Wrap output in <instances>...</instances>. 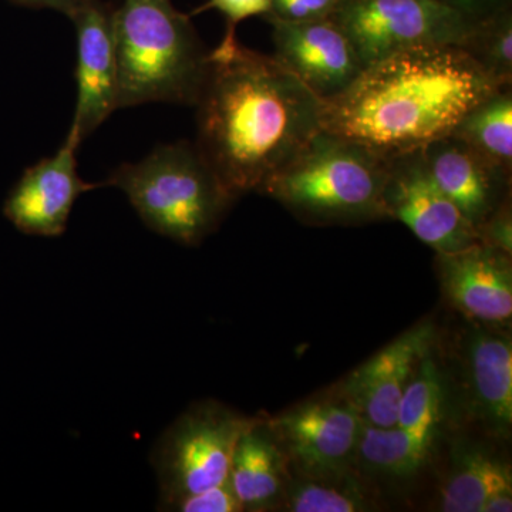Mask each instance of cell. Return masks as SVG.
<instances>
[{"instance_id": "1", "label": "cell", "mask_w": 512, "mask_h": 512, "mask_svg": "<svg viewBox=\"0 0 512 512\" xmlns=\"http://www.w3.org/2000/svg\"><path fill=\"white\" fill-rule=\"evenodd\" d=\"M197 107L201 156L232 200L262 185L322 130L323 100L275 59L225 30L208 52Z\"/></svg>"}, {"instance_id": "2", "label": "cell", "mask_w": 512, "mask_h": 512, "mask_svg": "<svg viewBox=\"0 0 512 512\" xmlns=\"http://www.w3.org/2000/svg\"><path fill=\"white\" fill-rule=\"evenodd\" d=\"M500 87L460 46L410 47L365 67L323 101L322 130L382 156L412 153L453 133Z\"/></svg>"}, {"instance_id": "3", "label": "cell", "mask_w": 512, "mask_h": 512, "mask_svg": "<svg viewBox=\"0 0 512 512\" xmlns=\"http://www.w3.org/2000/svg\"><path fill=\"white\" fill-rule=\"evenodd\" d=\"M120 107L175 103L194 106L208 52L191 16L171 0H124L114 8Z\"/></svg>"}, {"instance_id": "4", "label": "cell", "mask_w": 512, "mask_h": 512, "mask_svg": "<svg viewBox=\"0 0 512 512\" xmlns=\"http://www.w3.org/2000/svg\"><path fill=\"white\" fill-rule=\"evenodd\" d=\"M389 163L390 157L363 144L320 130L259 192L311 222L387 217Z\"/></svg>"}, {"instance_id": "5", "label": "cell", "mask_w": 512, "mask_h": 512, "mask_svg": "<svg viewBox=\"0 0 512 512\" xmlns=\"http://www.w3.org/2000/svg\"><path fill=\"white\" fill-rule=\"evenodd\" d=\"M104 185L123 191L148 228L184 245L214 231L234 202L195 143L184 140L120 165Z\"/></svg>"}, {"instance_id": "6", "label": "cell", "mask_w": 512, "mask_h": 512, "mask_svg": "<svg viewBox=\"0 0 512 512\" xmlns=\"http://www.w3.org/2000/svg\"><path fill=\"white\" fill-rule=\"evenodd\" d=\"M258 420L217 403L198 404L175 420L151 454L160 484V510L227 481L239 439Z\"/></svg>"}, {"instance_id": "7", "label": "cell", "mask_w": 512, "mask_h": 512, "mask_svg": "<svg viewBox=\"0 0 512 512\" xmlns=\"http://www.w3.org/2000/svg\"><path fill=\"white\" fill-rule=\"evenodd\" d=\"M330 18L365 67L410 47L461 46L473 28L441 0H340Z\"/></svg>"}, {"instance_id": "8", "label": "cell", "mask_w": 512, "mask_h": 512, "mask_svg": "<svg viewBox=\"0 0 512 512\" xmlns=\"http://www.w3.org/2000/svg\"><path fill=\"white\" fill-rule=\"evenodd\" d=\"M383 197L387 217L402 221L437 254L460 251L480 242L476 227L434 183L421 148L390 157Z\"/></svg>"}, {"instance_id": "9", "label": "cell", "mask_w": 512, "mask_h": 512, "mask_svg": "<svg viewBox=\"0 0 512 512\" xmlns=\"http://www.w3.org/2000/svg\"><path fill=\"white\" fill-rule=\"evenodd\" d=\"M69 19L77 36V101L69 136L82 144L120 109L114 6L103 0H83Z\"/></svg>"}, {"instance_id": "10", "label": "cell", "mask_w": 512, "mask_h": 512, "mask_svg": "<svg viewBox=\"0 0 512 512\" xmlns=\"http://www.w3.org/2000/svg\"><path fill=\"white\" fill-rule=\"evenodd\" d=\"M265 20L272 26L275 59L319 99L338 96L365 70L348 35L330 16L306 22Z\"/></svg>"}, {"instance_id": "11", "label": "cell", "mask_w": 512, "mask_h": 512, "mask_svg": "<svg viewBox=\"0 0 512 512\" xmlns=\"http://www.w3.org/2000/svg\"><path fill=\"white\" fill-rule=\"evenodd\" d=\"M79 146V141L67 134L56 154L29 167L10 190L3 214L23 234L60 237L77 198L99 187L86 183L77 173Z\"/></svg>"}, {"instance_id": "12", "label": "cell", "mask_w": 512, "mask_h": 512, "mask_svg": "<svg viewBox=\"0 0 512 512\" xmlns=\"http://www.w3.org/2000/svg\"><path fill=\"white\" fill-rule=\"evenodd\" d=\"M362 417L348 399L305 404L266 423L293 460L313 474L339 470L356 451Z\"/></svg>"}, {"instance_id": "13", "label": "cell", "mask_w": 512, "mask_h": 512, "mask_svg": "<svg viewBox=\"0 0 512 512\" xmlns=\"http://www.w3.org/2000/svg\"><path fill=\"white\" fill-rule=\"evenodd\" d=\"M421 156L434 183L476 229L507 201L510 171L453 134L421 148Z\"/></svg>"}, {"instance_id": "14", "label": "cell", "mask_w": 512, "mask_h": 512, "mask_svg": "<svg viewBox=\"0 0 512 512\" xmlns=\"http://www.w3.org/2000/svg\"><path fill=\"white\" fill-rule=\"evenodd\" d=\"M433 336L430 323L417 326L353 373L346 383V399L363 421L376 427L396 426L400 399L427 356Z\"/></svg>"}, {"instance_id": "15", "label": "cell", "mask_w": 512, "mask_h": 512, "mask_svg": "<svg viewBox=\"0 0 512 512\" xmlns=\"http://www.w3.org/2000/svg\"><path fill=\"white\" fill-rule=\"evenodd\" d=\"M441 284L448 299L468 318L505 323L512 316L510 254L474 244L439 254Z\"/></svg>"}, {"instance_id": "16", "label": "cell", "mask_w": 512, "mask_h": 512, "mask_svg": "<svg viewBox=\"0 0 512 512\" xmlns=\"http://www.w3.org/2000/svg\"><path fill=\"white\" fill-rule=\"evenodd\" d=\"M284 458L261 420L242 434L231 468L229 483L244 511L268 510L284 487Z\"/></svg>"}, {"instance_id": "17", "label": "cell", "mask_w": 512, "mask_h": 512, "mask_svg": "<svg viewBox=\"0 0 512 512\" xmlns=\"http://www.w3.org/2000/svg\"><path fill=\"white\" fill-rule=\"evenodd\" d=\"M474 393L484 416L497 427L512 421V348L508 339L477 333L470 345Z\"/></svg>"}, {"instance_id": "18", "label": "cell", "mask_w": 512, "mask_h": 512, "mask_svg": "<svg viewBox=\"0 0 512 512\" xmlns=\"http://www.w3.org/2000/svg\"><path fill=\"white\" fill-rule=\"evenodd\" d=\"M451 134L512 173V84L480 101Z\"/></svg>"}, {"instance_id": "19", "label": "cell", "mask_w": 512, "mask_h": 512, "mask_svg": "<svg viewBox=\"0 0 512 512\" xmlns=\"http://www.w3.org/2000/svg\"><path fill=\"white\" fill-rule=\"evenodd\" d=\"M434 430L376 427L362 420L356 450L367 466L383 473H413L426 461Z\"/></svg>"}, {"instance_id": "20", "label": "cell", "mask_w": 512, "mask_h": 512, "mask_svg": "<svg viewBox=\"0 0 512 512\" xmlns=\"http://www.w3.org/2000/svg\"><path fill=\"white\" fill-rule=\"evenodd\" d=\"M512 484L510 470L491 458L473 454L464 458L441 491V511L483 512L485 501Z\"/></svg>"}, {"instance_id": "21", "label": "cell", "mask_w": 512, "mask_h": 512, "mask_svg": "<svg viewBox=\"0 0 512 512\" xmlns=\"http://www.w3.org/2000/svg\"><path fill=\"white\" fill-rule=\"evenodd\" d=\"M460 47L498 86H511L512 6L474 23Z\"/></svg>"}, {"instance_id": "22", "label": "cell", "mask_w": 512, "mask_h": 512, "mask_svg": "<svg viewBox=\"0 0 512 512\" xmlns=\"http://www.w3.org/2000/svg\"><path fill=\"white\" fill-rule=\"evenodd\" d=\"M440 407L439 372L426 356L400 399L396 426L409 430H434L439 423Z\"/></svg>"}, {"instance_id": "23", "label": "cell", "mask_w": 512, "mask_h": 512, "mask_svg": "<svg viewBox=\"0 0 512 512\" xmlns=\"http://www.w3.org/2000/svg\"><path fill=\"white\" fill-rule=\"evenodd\" d=\"M286 507L295 512H355L366 510V503L355 490L312 481L296 487Z\"/></svg>"}, {"instance_id": "24", "label": "cell", "mask_w": 512, "mask_h": 512, "mask_svg": "<svg viewBox=\"0 0 512 512\" xmlns=\"http://www.w3.org/2000/svg\"><path fill=\"white\" fill-rule=\"evenodd\" d=\"M163 511L177 512H239L244 511L232 490L229 478L224 483L214 485L207 490L178 498L167 505Z\"/></svg>"}, {"instance_id": "25", "label": "cell", "mask_w": 512, "mask_h": 512, "mask_svg": "<svg viewBox=\"0 0 512 512\" xmlns=\"http://www.w3.org/2000/svg\"><path fill=\"white\" fill-rule=\"evenodd\" d=\"M339 3L340 0H272L271 13L265 18H276L286 22L329 18Z\"/></svg>"}, {"instance_id": "26", "label": "cell", "mask_w": 512, "mask_h": 512, "mask_svg": "<svg viewBox=\"0 0 512 512\" xmlns=\"http://www.w3.org/2000/svg\"><path fill=\"white\" fill-rule=\"evenodd\" d=\"M272 0H207L200 8L192 10L190 16L200 15L207 10H218L227 19V30H237L242 20L271 13Z\"/></svg>"}, {"instance_id": "27", "label": "cell", "mask_w": 512, "mask_h": 512, "mask_svg": "<svg viewBox=\"0 0 512 512\" xmlns=\"http://www.w3.org/2000/svg\"><path fill=\"white\" fill-rule=\"evenodd\" d=\"M470 23L481 22L501 10L511 8V0H441Z\"/></svg>"}, {"instance_id": "28", "label": "cell", "mask_w": 512, "mask_h": 512, "mask_svg": "<svg viewBox=\"0 0 512 512\" xmlns=\"http://www.w3.org/2000/svg\"><path fill=\"white\" fill-rule=\"evenodd\" d=\"M9 2L23 6V8L57 10L70 18L74 10L82 5L83 0H9Z\"/></svg>"}, {"instance_id": "29", "label": "cell", "mask_w": 512, "mask_h": 512, "mask_svg": "<svg viewBox=\"0 0 512 512\" xmlns=\"http://www.w3.org/2000/svg\"><path fill=\"white\" fill-rule=\"evenodd\" d=\"M510 511H512V484L505 485V487L491 494L483 507V512Z\"/></svg>"}]
</instances>
